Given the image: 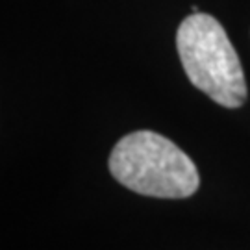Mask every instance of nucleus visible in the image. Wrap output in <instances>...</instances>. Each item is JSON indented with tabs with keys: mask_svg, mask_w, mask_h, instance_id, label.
I'll list each match as a JSON object with an SVG mask.
<instances>
[{
	"mask_svg": "<svg viewBox=\"0 0 250 250\" xmlns=\"http://www.w3.org/2000/svg\"><path fill=\"white\" fill-rule=\"evenodd\" d=\"M109 172L126 189L156 198H188L200 186L197 165L163 135L139 130L121 137L109 154Z\"/></svg>",
	"mask_w": 250,
	"mask_h": 250,
	"instance_id": "f257e3e1",
	"label": "nucleus"
},
{
	"mask_svg": "<svg viewBox=\"0 0 250 250\" xmlns=\"http://www.w3.org/2000/svg\"><path fill=\"white\" fill-rule=\"evenodd\" d=\"M176 48L189 82L223 107H241L247 82L226 30L208 13H193L176 32Z\"/></svg>",
	"mask_w": 250,
	"mask_h": 250,
	"instance_id": "f03ea898",
	"label": "nucleus"
}]
</instances>
